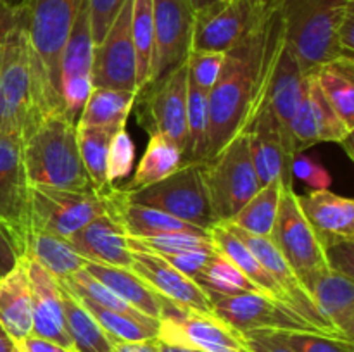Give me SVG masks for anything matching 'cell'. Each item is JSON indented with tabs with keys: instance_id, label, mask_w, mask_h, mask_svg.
<instances>
[{
	"instance_id": "cell-1",
	"label": "cell",
	"mask_w": 354,
	"mask_h": 352,
	"mask_svg": "<svg viewBox=\"0 0 354 352\" xmlns=\"http://www.w3.org/2000/svg\"><path fill=\"white\" fill-rule=\"evenodd\" d=\"M282 40V19L268 0V9L258 26L237 47L225 52L223 68L209 90L204 161L214 157L239 133H244L252 117L265 107Z\"/></svg>"
},
{
	"instance_id": "cell-2",
	"label": "cell",
	"mask_w": 354,
	"mask_h": 352,
	"mask_svg": "<svg viewBox=\"0 0 354 352\" xmlns=\"http://www.w3.org/2000/svg\"><path fill=\"white\" fill-rule=\"evenodd\" d=\"M61 110V95L28 41L26 31L0 45V135L23 140L41 119Z\"/></svg>"
},
{
	"instance_id": "cell-3",
	"label": "cell",
	"mask_w": 354,
	"mask_h": 352,
	"mask_svg": "<svg viewBox=\"0 0 354 352\" xmlns=\"http://www.w3.org/2000/svg\"><path fill=\"white\" fill-rule=\"evenodd\" d=\"M21 155L28 185L93 192L80 155L76 123L64 110L41 119L23 138Z\"/></svg>"
},
{
	"instance_id": "cell-4",
	"label": "cell",
	"mask_w": 354,
	"mask_h": 352,
	"mask_svg": "<svg viewBox=\"0 0 354 352\" xmlns=\"http://www.w3.org/2000/svg\"><path fill=\"white\" fill-rule=\"evenodd\" d=\"M282 19L283 38L304 71L339 57L337 30L354 0H270Z\"/></svg>"
},
{
	"instance_id": "cell-5",
	"label": "cell",
	"mask_w": 354,
	"mask_h": 352,
	"mask_svg": "<svg viewBox=\"0 0 354 352\" xmlns=\"http://www.w3.org/2000/svg\"><path fill=\"white\" fill-rule=\"evenodd\" d=\"M203 176L216 221H230L261 188L248 133H239L214 157L203 161Z\"/></svg>"
},
{
	"instance_id": "cell-6",
	"label": "cell",
	"mask_w": 354,
	"mask_h": 352,
	"mask_svg": "<svg viewBox=\"0 0 354 352\" xmlns=\"http://www.w3.org/2000/svg\"><path fill=\"white\" fill-rule=\"evenodd\" d=\"M116 190L130 202L162 211L204 230L211 231L218 223L204 185L203 161L183 162L175 173L154 185L131 192H123L118 186Z\"/></svg>"
},
{
	"instance_id": "cell-7",
	"label": "cell",
	"mask_w": 354,
	"mask_h": 352,
	"mask_svg": "<svg viewBox=\"0 0 354 352\" xmlns=\"http://www.w3.org/2000/svg\"><path fill=\"white\" fill-rule=\"evenodd\" d=\"M270 238L304 289L311 293L317 280L328 271V264L313 228L297 204L294 186L282 185L277 219Z\"/></svg>"
},
{
	"instance_id": "cell-8",
	"label": "cell",
	"mask_w": 354,
	"mask_h": 352,
	"mask_svg": "<svg viewBox=\"0 0 354 352\" xmlns=\"http://www.w3.org/2000/svg\"><path fill=\"white\" fill-rule=\"evenodd\" d=\"M31 231L69 238L85 224L107 213L106 195L95 192L30 185Z\"/></svg>"
},
{
	"instance_id": "cell-9",
	"label": "cell",
	"mask_w": 354,
	"mask_h": 352,
	"mask_svg": "<svg viewBox=\"0 0 354 352\" xmlns=\"http://www.w3.org/2000/svg\"><path fill=\"white\" fill-rule=\"evenodd\" d=\"M213 316L237 333L254 330L272 331H315L320 333L304 317L294 313L290 307L261 292H242L234 295L207 292ZM324 335V333H322Z\"/></svg>"
},
{
	"instance_id": "cell-10",
	"label": "cell",
	"mask_w": 354,
	"mask_h": 352,
	"mask_svg": "<svg viewBox=\"0 0 354 352\" xmlns=\"http://www.w3.org/2000/svg\"><path fill=\"white\" fill-rule=\"evenodd\" d=\"M268 0H220L194 12L192 50L228 52L259 24Z\"/></svg>"
},
{
	"instance_id": "cell-11",
	"label": "cell",
	"mask_w": 354,
	"mask_h": 352,
	"mask_svg": "<svg viewBox=\"0 0 354 352\" xmlns=\"http://www.w3.org/2000/svg\"><path fill=\"white\" fill-rule=\"evenodd\" d=\"M83 0H23L26 37L59 92L61 54ZM61 95V92H59Z\"/></svg>"
},
{
	"instance_id": "cell-12",
	"label": "cell",
	"mask_w": 354,
	"mask_h": 352,
	"mask_svg": "<svg viewBox=\"0 0 354 352\" xmlns=\"http://www.w3.org/2000/svg\"><path fill=\"white\" fill-rule=\"evenodd\" d=\"M187 90L189 66L183 62L158 81L138 92L140 121L149 133H161L178 145L182 154L187 144Z\"/></svg>"
},
{
	"instance_id": "cell-13",
	"label": "cell",
	"mask_w": 354,
	"mask_h": 352,
	"mask_svg": "<svg viewBox=\"0 0 354 352\" xmlns=\"http://www.w3.org/2000/svg\"><path fill=\"white\" fill-rule=\"evenodd\" d=\"M158 340L199 352H239L242 335L213 314L182 309L162 299Z\"/></svg>"
},
{
	"instance_id": "cell-14",
	"label": "cell",
	"mask_w": 354,
	"mask_h": 352,
	"mask_svg": "<svg viewBox=\"0 0 354 352\" xmlns=\"http://www.w3.org/2000/svg\"><path fill=\"white\" fill-rule=\"evenodd\" d=\"M21 145L19 137L0 135V228L16 238L26 255L31 235V204Z\"/></svg>"
},
{
	"instance_id": "cell-15",
	"label": "cell",
	"mask_w": 354,
	"mask_h": 352,
	"mask_svg": "<svg viewBox=\"0 0 354 352\" xmlns=\"http://www.w3.org/2000/svg\"><path fill=\"white\" fill-rule=\"evenodd\" d=\"M131 3L127 0L107 30L93 47V88H116L137 92V61L131 40Z\"/></svg>"
},
{
	"instance_id": "cell-16",
	"label": "cell",
	"mask_w": 354,
	"mask_h": 352,
	"mask_svg": "<svg viewBox=\"0 0 354 352\" xmlns=\"http://www.w3.org/2000/svg\"><path fill=\"white\" fill-rule=\"evenodd\" d=\"M192 30L194 10L183 0H154V45L147 85L187 62L192 52Z\"/></svg>"
},
{
	"instance_id": "cell-17",
	"label": "cell",
	"mask_w": 354,
	"mask_h": 352,
	"mask_svg": "<svg viewBox=\"0 0 354 352\" xmlns=\"http://www.w3.org/2000/svg\"><path fill=\"white\" fill-rule=\"evenodd\" d=\"M227 224V226L230 228L245 245H248V248L254 254V257L261 262L263 268H265L266 271L272 275V278L279 283L282 292L286 293L287 304H289V307L294 313L299 314V316L304 317L308 323L313 324L320 333L344 338L341 337L324 317H322L317 306H315L311 293L304 289L301 280L297 278L296 273H294L292 268L289 266V262H287L286 259H283V255L280 254V251L277 248V245L273 244L272 238L256 237V235L248 233V231L241 230V228L234 226V224ZM346 340H348V338H346Z\"/></svg>"
},
{
	"instance_id": "cell-18",
	"label": "cell",
	"mask_w": 354,
	"mask_h": 352,
	"mask_svg": "<svg viewBox=\"0 0 354 352\" xmlns=\"http://www.w3.org/2000/svg\"><path fill=\"white\" fill-rule=\"evenodd\" d=\"M249 138L252 166L265 186L275 179H282L283 186H292V159L296 155L292 141L282 131L268 107L259 110L244 130Z\"/></svg>"
},
{
	"instance_id": "cell-19",
	"label": "cell",
	"mask_w": 354,
	"mask_h": 352,
	"mask_svg": "<svg viewBox=\"0 0 354 352\" xmlns=\"http://www.w3.org/2000/svg\"><path fill=\"white\" fill-rule=\"evenodd\" d=\"M130 269L168 302L194 313L213 314L206 290L197 285L192 278L173 268L161 255L131 251Z\"/></svg>"
},
{
	"instance_id": "cell-20",
	"label": "cell",
	"mask_w": 354,
	"mask_h": 352,
	"mask_svg": "<svg viewBox=\"0 0 354 352\" xmlns=\"http://www.w3.org/2000/svg\"><path fill=\"white\" fill-rule=\"evenodd\" d=\"M23 261L31 290V333L75 352L71 337L66 330L61 285L37 261L30 257H23Z\"/></svg>"
},
{
	"instance_id": "cell-21",
	"label": "cell",
	"mask_w": 354,
	"mask_h": 352,
	"mask_svg": "<svg viewBox=\"0 0 354 352\" xmlns=\"http://www.w3.org/2000/svg\"><path fill=\"white\" fill-rule=\"evenodd\" d=\"M104 195H106L107 202V214L120 224V228L127 237L145 238L166 233H192L206 235V237L211 235L209 230H204V228L196 226V224H190L187 221L178 219V217L169 216L162 211L130 202L118 192L116 186H113Z\"/></svg>"
},
{
	"instance_id": "cell-22",
	"label": "cell",
	"mask_w": 354,
	"mask_h": 352,
	"mask_svg": "<svg viewBox=\"0 0 354 352\" xmlns=\"http://www.w3.org/2000/svg\"><path fill=\"white\" fill-rule=\"evenodd\" d=\"M306 75L308 72L301 66L297 55L294 54V50L283 38L279 48V55H277L275 68H273L265 107L272 110L273 117L290 141H292L289 131L290 123H292V117L299 107L301 97H303Z\"/></svg>"
},
{
	"instance_id": "cell-23",
	"label": "cell",
	"mask_w": 354,
	"mask_h": 352,
	"mask_svg": "<svg viewBox=\"0 0 354 352\" xmlns=\"http://www.w3.org/2000/svg\"><path fill=\"white\" fill-rule=\"evenodd\" d=\"M68 240L86 261L131 268V251L127 244V235L107 213L90 221Z\"/></svg>"
},
{
	"instance_id": "cell-24",
	"label": "cell",
	"mask_w": 354,
	"mask_h": 352,
	"mask_svg": "<svg viewBox=\"0 0 354 352\" xmlns=\"http://www.w3.org/2000/svg\"><path fill=\"white\" fill-rule=\"evenodd\" d=\"M311 297L318 313L341 337L354 338V283L351 278L328 269L317 280Z\"/></svg>"
},
{
	"instance_id": "cell-25",
	"label": "cell",
	"mask_w": 354,
	"mask_h": 352,
	"mask_svg": "<svg viewBox=\"0 0 354 352\" xmlns=\"http://www.w3.org/2000/svg\"><path fill=\"white\" fill-rule=\"evenodd\" d=\"M297 204L315 233L354 238V202L330 190H311L297 195Z\"/></svg>"
},
{
	"instance_id": "cell-26",
	"label": "cell",
	"mask_w": 354,
	"mask_h": 352,
	"mask_svg": "<svg viewBox=\"0 0 354 352\" xmlns=\"http://www.w3.org/2000/svg\"><path fill=\"white\" fill-rule=\"evenodd\" d=\"M0 326L14 344L31 333V290L23 259L0 278Z\"/></svg>"
},
{
	"instance_id": "cell-27",
	"label": "cell",
	"mask_w": 354,
	"mask_h": 352,
	"mask_svg": "<svg viewBox=\"0 0 354 352\" xmlns=\"http://www.w3.org/2000/svg\"><path fill=\"white\" fill-rule=\"evenodd\" d=\"M86 273L99 280L100 283L113 290L114 293L127 300L128 304L140 311L145 316L158 320L162 314V297H159L144 280L135 275L131 269L120 268V266L99 264V262L86 261Z\"/></svg>"
},
{
	"instance_id": "cell-28",
	"label": "cell",
	"mask_w": 354,
	"mask_h": 352,
	"mask_svg": "<svg viewBox=\"0 0 354 352\" xmlns=\"http://www.w3.org/2000/svg\"><path fill=\"white\" fill-rule=\"evenodd\" d=\"M211 240H213L214 248H216L218 254H221L223 257H227L228 261L234 262L252 283L259 289V292L265 293V295L272 297V299L279 300V302L287 304L286 293L282 292V289L279 286V283L272 278L268 271L261 266V262L254 257L251 251L248 248V245L230 230L225 223H216L211 228Z\"/></svg>"
},
{
	"instance_id": "cell-29",
	"label": "cell",
	"mask_w": 354,
	"mask_h": 352,
	"mask_svg": "<svg viewBox=\"0 0 354 352\" xmlns=\"http://www.w3.org/2000/svg\"><path fill=\"white\" fill-rule=\"evenodd\" d=\"M93 38L90 30L88 3L83 0L71 31L68 35L64 48L61 54V68H59V90L61 85L75 79L92 78L93 64Z\"/></svg>"
},
{
	"instance_id": "cell-30",
	"label": "cell",
	"mask_w": 354,
	"mask_h": 352,
	"mask_svg": "<svg viewBox=\"0 0 354 352\" xmlns=\"http://www.w3.org/2000/svg\"><path fill=\"white\" fill-rule=\"evenodd\" d=\"M322 92L349 130H354V57H339L315 69Z\"/></svg>"
},
{
	"instance_id": "cell-31",
	"label": "cell",
	"mask_w": 354,
	"mask_h": 352,
	"mask_svg": "<svg viewBox=\"0 0 354 352\" xmlns=\"http://www.w3.org/2000/svg\"><path fill=\"white\" fill-rule=\"evenodd\" d=\"M24 257L37 261L57 282L82 271L86 264V259L75 251L68 238L44 231H31Z\"/></svg>"
},
{
	"instance_id": "cell-32",
	"label": "cell",
	"mask_w": 354,
	"mask_h": 352,
	"mask_svg": "<svg viewBox=\"0 0 354 352\" xmlns=\"http://www.w3.org/2000/svg\"><path fill=\"white\" fill-rule=\"evenodd\" d=\"M182 164L183 154L178 145L168 140L165 135L151 133L144 155H142L140 162L133 173V178L127 185H121L118 188L123 190V192H131V190L154 185L171 173H175Z\"/></svg>"
},
{
	"instance_id": "cell-33",
	"label": "cell",
	"mask_w": 354,
	"mask_h": 352,
	"mask_svg": "<svg viewBox=\"0 0 354 352\" xmlns=\"http://www.w3.org/2000/svg\"><path fill=\"white\" fill-rule=\"evenodd\" d=\"M137 92L116 88H93L80 113L78 126H100L121 130L137 100Z\"/></svg>"
},
{
	"instance_id": "cell-34",
	"label": "cell",
	"mask_w": 354,
	"mask_h": 352,
	"mask_svg": "<svg viewBox=\"0 0 354 352\" xmlns=\"http://www.w3.org/2000/svg\"><path fill=\"white\" fill-rule=\"evenodd\" d=\"M61 285V283H59ZM61 302L66 330L71 337L75 352H114V342L102 330L95 317L82 306L71 292L61 285Z\"/></svg>"
},
{
	"instance_id": "cell-35",
	"label": "cell",
	"mask_w": 354,
	"mask_h": 352,
	"mask_svg": "<svg viewBox=\"0 0 354 352\" xmlns=\"http://www.w3.org/2000/svg\"><path fill=\"white\" fill-rule=\"evenodd\" d=\"M118 130L100 126H78L76 124V140H78L80 155L86 169L93 192L104 195L114 185L107 182V154L113 135Z\"/></svg>"
},
{
	"instance_id": "cell-36",
	"label": "cell",
	"mask_w": 354,
	"mask_h": 352,
	"mask_svg": "<svg viewBox=\"0 0 354 352\" xmlns=\"http://www.w3.org/2000/svg\"><path fill=\"white\" fill-rule=\"evenodd\" d=\"M280 193H282V179H275L261 186L249 199V202L230 221H225V223L234 224L256 237L270 238L277 219Z\"/></svg>"
},
{
	"instance_id": "cell-37",
	"label": "cell",
	"mask_w": 354,
	"mask_h": 352,
	"mask_svg": "<svg viewBox=\"0 0 354 352\" xmlns=\"http://www.w3.org/2000/svg\"><path fill=\"white\" fill-rule=\"evenodd\" d=\"M209 92L189 78L187 90V144L183 162H201L206 155L207 124H209Z\"/></svg>"
},
{
	"instance_id": "cell-38",
	"label": "cell",
	"mask_w": 354,
	"mask_h": 352,
	"mask_svg": "<svg viewBox=\"0 0 354 352\" xmlns=\"http://www.w3.org/2000/svg\"><path fill=\"white\" fill-rule=\"evenodd\" d=\"M131 40L137 61V88H145L151 71L154 45V0H133L131 3Z\"/></svg>"
},
{
	"instance_id": "cell-39",
	"label": "cell",
	"mask_w": 354,
	"mask_h": 352,
	"mask_svg": "<svg viewBox=\"0 0 354 352\" xmlns=\"http://www.w3.org/2000/svg\"><path fill=\"white\" fill-rule=\"evenodd\" d=\"M194 282L203 286L207 292L225 293L234 295L242 292H259L258 286L234 264L221 254H213L206 261V264L199 269Z\"/></svg>"
},
{
	"instance_id": "cell-40",
	"label": "cell",
	"mask_w": 354,
	"mask_h": 352,
	"mask_svg": "<svg viewBox=\"0 0 354 352\" xmlns=\"http://www.w3.org/2000/svg\"><path fill=\"white\" fill-rule=\"evenodd\" d=\"M76 297V295H75ZM82 302V306L95 317L97 323L102 326V330L109 335L114 344L118 342H140L158 338L159 324H149L144 321H138L135 317L127 316V314L114 313V311L100 307L93 304L92 300L76 297Z\"/></svg>"
},
{
	"instance_id": "cell-41",
	"label": "cell",
	"mask_w": 354,
	"mask_h": 352,
	"mask_svg": "<svg viewBox=\"0 0 354 352\" xmlns=\"http://www.w3.org/2000/svg\"><path fill=\"white\" fill-rule=\"evenodd\" d=\"M306 85L308 93H310L311 104H313L315 116H317L318 130H320V140L322 141H335V144L344 145V150L348 152L349 157H353L351 152V140L353 131L344 124V121L337 116L334 107L327 100V97L322 92L318 79L313 71L306 75Z\"/></svg>"
},
{
	"instance_id": "cell-42",
	"label": "cell",
	"mask_w": 354,
	"mask_h": 352,
	"mask_svg": "<svg viewBox=\"0 0 354 352\" xmlns=\"http://www.w3.org/2000/svg\"><path fill=\"white\" fill-rule=\"evenodd\" d=\"M130 251L151 252L158 255H173L180 252H216L211 235H192V233H166L156 237L133 238L127 237Z\"/></svg>"
},
{
	"instance_id": "cell-43",
	"label": "cell",
	"mask_w": 354,
	"mask_h": 352,
	"mask_svg": "<svg viewBox=\"0 0 354 352\" xmlns=\"http://www.w3.org/2000/svg\"><path fill=\"white\" fill-rule=\"evenodd\" d=\"M135 162V144L128 135L127 128H121L113 135L107 154V182L114 185L120 179L130 176Z\"/></svg>"
},
{
	"instance_id": "cell-44",
	"label": "cell",
	"mask_w": 354,
	"mask_h": 352,
	"mask_svg": "<svg viewBox=\"0 0 354 352\" xmlns=\"http://www.w3.org/2000/svg\"><path fill=\"white\" fill-rule=\"evenodd\" d=\"M294 352H354L351 340L315 331H280Z\"/></svg>"
},
{
	"instance_id": "cell-45",
	"label": "cell",
	"mask_w": 354,
	"mask_h": 352,
	"mask_svg": "<svg viewBox=\"0 0 354 352\" xmlns=\"http://www.w3.org/2000/svg\"><path fill=\"white\" fill-rule=\"evenodd\" d=\"M225 62V52L213 50H192L187 66H189V78L201 86L203 90L209 92L220 76L221 68Z\"/></svg>"
},
{
	"instance_id": "cell-46",
	"label": "cell",
	"mask_w": 354,
	"mask_h": 352,
	"mask_svg": "<svg viewBox=\"0 0 354 352\" xmlns=\"http://www.w3.org/2000/svg\"><path fill=\"white\" fill-rule=\"evenodd\" d=\"M317 235L318 242L322 245V251H324L325 259H327L328 269L335 273H341V275L348 276L353 280L354 266V238H344V237H335V235H327V233H315Z\"/></svg>"
},
{
	"instance_id": "cell-47",
	"label": "cell",
	"mask_w": 354,
	"mask_h": 352,
	"mask_svg": "<svg viewBox=\"0 0 354 352\" xmlns=\"http://www.w3.org/2000/svg\"><path fill=\"white\" fill-rule=\"evenodd\" d=\"M127 0H86L90 14V30H92L93 43H99L106 37L107 30L120 14L121 7Z\"/></svg>"
},
{
	"instance_id": "cell-48",
	"label": "cell",
	"mask_w": 354,
	"mask_h": 352,
	"mask_svg": "<svg viewBox=\"0 0 354 352\" xmlns=\"http://www.w3.org/2000/svg\"><path fill=\"white\" fill-rule=\"evenodd\" d=\"M290 171H292V176L306 183L311 190H328L332 185L330 173L304 154L294 155Z\"/></svg>"
},
{
	"instance_id": "cell-49",
	"label": "cell",
	"mask_w": 354,
	"mask_h": 352,
	"mask_svg": "<svg viewBox=\"0 0 354 352\" xmlns=\"http://www.w3.org/2000/svg\"><path fill=\"white\" fill-rule=\"evenodd\" d=\"M242 347L248 352H294L280 331L254 330L242 333Z\"/></svg>"
},
{
	"instance_id": "cell-50",
	"label": "cell",
	"mask_w": 354,
	"mask_h": 352,
	"mask_svg": "<svg viewBox=\"0 0 354 352\" xmlns=\"http://www.w3.org/2000/svg\"><path fill=\"white\" fill-rule=\"evenodd\" d=\"M26 31V16L21 3L0 0V45Z\"/></svg>"
},
{
	"instance_id": "cell-51",
	"label": "cell",
	"mask_w": 354,
	"mask_h": 352,
	"mask_svg": "<svg viewBox=\"0 0 354 352\" xmlns=\"http://www.w3.org/2000/svg\"><path fill=\"white\" fill-rule=\"evenodd\" d=\"M23 257L24 248L17 244V240L9 231L0 228V278L16 268Z\"/></svg>"
},
{
	"instance_id": "cell-52",
	"label": "cell",
	"mask_w": 354,
	"mask_h": 352,
	"mask_svg": "<svg viewBox=\"0 0 354 352\" xmlns=\"http://www.w3.org/2000/svg\"><path fill=\"white\" fill-rule=\"evenodd\" d=\"M213 254H216V252H180V254L165 255V257L161 255V257L166 259L173 268H176L178 271H182L183 275H187L189 278L194 280V276L199 273V269L206 264V261Z\"/></svg>"
},
{
	"instance_id": "cell-53",
	"label": "cell",
	"mask_w": 354,
	"mask_h": 352,
	"mask_svg": "<svg viewBox=\"0 0 354 352\" xmlns=\"http://www.w3.org/2000/svg\"><path fill=\"white\" fill-rule=\"evenodd\" d=\"M17 345H19L24 352H73V351H68L66 347H62V345L55 344V342L37 337V335L33 333L24 337L21 342H17Z\"/></svg>"
},
{
	"instance_id": "cell-54",
	"label": "cell",
	"mask_w": 354,
	"mask_h": 352,
	"mask_svg": "<svg viewBox=\"0 0 354 352\" xmlns=\"http://www.w3.org/2000/svg\"><path fill=\"white\" fill-rule=\"evenodd\" d=\"M183 2H185L187 6L194 10V12H197V10L206 9V7L213 6V3L220 2V0H183Z\"/></svg>"
},
{
	"instance_id": "cell-55",
	"label": "cell",
	"mask_w": 354,
	"mask_h": 352,
	"mask_svg": "<svg viewBox=\"0 0 354 352\" xmlns=\"http://www.w3.org/2000/svg\"><path fill=\"white\" fill-rule=\"evenodd\" d=\"M14 342L9 335L3 331V328L0 326V352H12Z\"/></svg>"
},
{
	"instance_id": "cell-56",
	"label": "cell",
	"mask_w": 354,
	"mask_h": 352,
	"mask_svg": "<svg viewBox=\"0 0 354 352\" xmlns=\"http://www.w3.org/2000/svg\"><path fill=\"white\" fill-rule=\"evenodd\" d=\"M158 347H159V352H199V351H192V349L180 347V345L165 344V342L161 340H158Z\"/></svg>"
},
{
	"instance_id": "cell-57",
	"label": "cell",
	"mask_w": 354,
	"mask_h": 352,
	"mask_svg": "<svg viewBox=\"0 0 354 352\" xmlns=\"http://www.w3.org/2000/svg\"><path fill=\"white\" fill-rule=\"evenodd\" d=\"M12 352H24V351H23V349L19 347V345H17V344H14V349H12Z\"/></svg>"
},
{
	"instance_id": "cell-58",
	"label": "cell",
	"mask_w": 354,
	"mask_h": 352,
	"mask_svg": "<svg viewBox=\"0 0 354 352\" xmlns=\"http://www.w3.org/2000/svg\"><path fill=\"white\" fill-rule=\"evenodd\" d=\"M6 2H10V3H21L23 0H6Z\"/></svg>"
}]
</instances>
